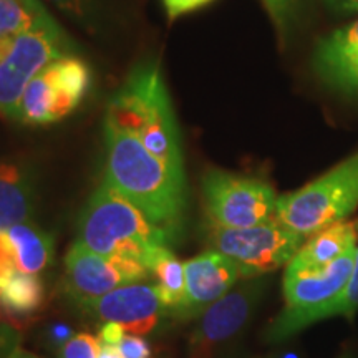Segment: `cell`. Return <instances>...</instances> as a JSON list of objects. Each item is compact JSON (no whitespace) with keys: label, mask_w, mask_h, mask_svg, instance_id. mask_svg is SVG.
Segmentation results:
<instances>
[{"label":"cell","mask_w":358,"mask_h":358,"mask_svg":"<svg viewBox=\"0 0 358 358\" xmlns=\"http://www.w3.org/2000/svg\"><path fill=\"white\" fill-rule=\"evenodd\" d=\"M103 182L136 206L171 241L181 237L186 216V178L178 176L138 138L105 122Z\"/></svg>","instance_id":"6da1fadb"},{"label":"cell","mask_w":358,"mask_h":358,"mask_svg":"<svg viewBox=\"0 0 358 358\" xmlns=\"http://www.w3.org/2000/svg\"><path fill=\"white\" fill-rule=\"evenodd\" d=\"M77 243L116 264L133 284L148 279V259L169 237L123 198L101 182L90 196L77 224Z\"/></svg>","instance_id":"7a4b0ae2"},{"label":"cell","mask_w":358,"mask_h":358,"mask_svg":"<svg viewBox=\"0 0 358 358\" xmlns=\"http://www.w3.org/2000/svg\"><path fill=\"white\" fill-rule=\"evenodd\" d=\"M105 122L141 141L150 153L185 178L179 128L159 65L141 64L111 98Z\"/></svg>","instance_id":"3957f363"},{"label":"cell","mask_w":358,"mask_h":358,"mask_svg":"<svg viewBox=\"0 0 358 358\" xmlns=\"http://www.w3.org/2000/svg\"><path fill=\"white\" fill-rule=\"evenodd\" d=\"M358 206V153L277 198L275 219L290 231L308 237L332 224L347 221Z\"/></svg>","instance_id":"277c9868"},{"label":"cell","mask_w":358,"mask_h":358,"mask_svg":"<svg viewBox=\"0 0 358 358\" xmlns=\"http://www.w3.org/2000/svg\"><path fill=\"white\" fill-rule=\"evenodd\" d=\"M201 189L208 222L214 226L243 229L275 219L279 196L261 178L209 169Z\"/></svg>","instance_id":"5b68a950"},{"label":"cell","mask_w":358,"mask_h":358,"mask_svg":"<svg viewBox=\"0 0 358 358\" xmlns=\"http://www.w3.org/2000/svg\"><path fill=\"white\" fill-rule=\"evenodd\" d=\"M206 237L214 250L237 264L243 279H256L289 264L306 241L277 219L243 229L208 222Z\"/></svg>","instance_id":"8992f818"},{"label":"cell","mask_w":358,"mask_h":358,"mask_svg":"<svg viewBox=\"0 0 358 358\" xmlns=\"http://www.w3.org/2000/svg\"><path fill=\"white\" fill-rule=\"evenodd\" d=\"M92 85L90 66L75 55L58 57L45 65L25 88L15 120L43 127L64 120L82 103Z\"/></svg>","instance_id":"52a82bcc"},{"label":"cell","mask_w":358,"mask_h":358,"mask_svg":"<svg viewBox=\"0 0 358 358\" xmlns=\"http://www.w3.org/2000/svg\"><path fill=\"white\" fill-rule=\"evenodd\" d=\"M64 55H69L66 38L53 19L0 43V115L15 120L20 98L35 75Z\"/></svg>","instance_id":"ba28073f"},{"label":"cell","mask_w":358,"mask_h":358,"mask_svg":"<svg viewBox=\"0 0 358 358\" xmlns=\"http://www.w3.org/2000/svg\"><path fill=\"white\" fill-rule=\"evenodd\" d=\"M262 277L245 279L243 285L231 289L224 297L198 317V325L189 340L191 358H214L217 348L241 332L250 320L261 301Z\"/></svg>","instance_id":"9c48e42d"},{"label":"cell","mask_w":358,"mask_h":358,"mask_svg":"<svg viewBox=\"0 0 358 358\" xmlns=\"http://www.w3.org/2000/svg\"><path fill=\"white\" fill-rule=\"evenodd\" d=\"M85 312L101 322H115L133 335H146L158 329L169 312L161 301L158 285L136 282L98 299L78 303Z\"/></svg>","instance_id":"30bf717a"},{"label":"cell","mask_w":358,"mask_h":358,"mask_svg":"<svg viewBox=\"0 0 358 358\" xmlns=\"http://www.w3.org/2000/svg\"><path fill=\"white\" fill-rule=\"evenodd\" d=\"M185 299L171 312L176 319H198L243 279L237 264L217 250H208L185 262Z\"/></svg>","instance_id":"8fae6325"},{"label":"cell","mask_w":358,"mask_h":358,"mask_svg":"<svg viewBox=\"0 0 358 358\" xmlns=\"http://www.w3.org/2000/svg\"><path fill=\"white\" fill-rule=\"evenodd\" d=\"M357 250L358 248L348 250L345 256L320 271L295 272L287 268L284 275L285 307L280 313L297 315L319 308L338 297L352 279Z\"/></svg>","instance_id":"7c38bea8"},{"label":"cell","mask_w":358,"mask_h":358,"mask_svg":"<svg viewBox=\"0 0 358 358\" xmlns=\"http://www.w3.org/2000/svg\"><path fill=\"white\" fill-rule=\"evenodd\" d=\"M133 284L116 264L75 241L65 256V285L78 303Z\"/></svg>","instance_id":"4fadbf2b"},{"label":"cell","mask_w":358,"mask_h":358,"mask_svg":"<svg viewBox=\"0 0 358 358\" xmlns=\"http://www.w3.org/2000/svg\"><path fill=\"white\" fill-rule=\"evenodd\" d=\"M313 69L330 88L358 93V20L317 43Z\"/></svg>","instance_id":"5bb4252c"},{"label":"cell","mask_w":358,"mask_h":358,"mask_svg":"<svg viewBox=\"0 0 358 358\" xmlns=\"http://www.w3.org/2000/svg\"><path fill=\"white\" fill-rule=\"evenodd\" d=\"M358 231L355 222L342 221L306 237L302 248L287 264L289 271L313 272L325 268L345 256L348 250L357 249Z\"/></svg>","instance_id":"9a60e30c"},{"label":"cell","mask_w":358,"mask_h":358,"mask_svg":"<svg viewBox=\"0 0 358 358\" xmlns=\"http://www.w3.org/2000/svg\"><path fill=\"white\" fill-rule=\"evenodd\" d=\"M358 312V250H357V261L355 267H353L352 279L348 282V285L343 289V292L335 297L334 301H330L325 306L319 308H313V310L297 313V315H284L279 313L272 324L268 325L266 338L268 342H282V340L292 337L301 330L307 329L317 322L325 320V319H334V317H347L352 319L353 315Z\"/></svg>","instance_id":"2e32d148"},{"label":"cell","mask_w":358,"mask_h":358,"mask_svg":"<svg viewBox=\"0 0 358 358\" xmlns=\"http://www.w3.org/2000/svg\"><path fill=\"white\" fill-rule=\"evenodd\" d=\"M34 214V185L25 168L0 163V231L30 222Z\"/></svg>","instance_id":"e0dca14e"},{"label":"cell","mask_w":358,"mask_h":358,"mask_svg":"<svg viewBox=\"0 0 358 358\" xmlns=\"http://www.w3.org/2000/svg\"><path fill=\"white\" fill-rule=\"evenodd\" d=\"M7 234L15 248L19 271L37 275L53 262V239L40 227L32 226L30 222L17 224L7 229Z\"/></svg>","instance_id":"ac0fdd59"},{"label":"cell","mask_w":358,"mask_h":358,"mask_svg":"<svg viewBox=\"0 0 358 358\" xmlns=\"http://www.w3.org/2000/svg\"><path fill=\"white\" fill-rule=\"evenodd\" d=\"M148 271L156 277L161 301L173 312L185 299V264L178 261L169 245H159L148 259Z\"/></svg>","instance_id":"d6986e66"},{"label":"cell","mask_w":358,"mask_h":358,"mask_svg":"<svg viewBox=\"0 0 358 358\" xmlns=\"http://www.w3.org/2000/svg\"><path fill=\"white\" fill-rule=\"evenodd\" d=\"M45 289L34 274L15 271L0 284V307L10 315H30L42 307Z\"/></svg>","instance_id":"ffe728a7"},{"label":"cell","mask_w":358,"mask_h":358,"mask_svg":"<svg viewBox=\"0 0 358 358\" xmlns=\"http://www.w3.org/2000/svg\"><path fill=\"white\" fill-rule=\"evenodd\" d=\"M50 19L38 0H0V43Z\"/></svg>","instance_id":"44dd1931"},{"label":"cell","mask_w":358,"mask_h":358,"mask_svg":"<svg viewBox=\"0 0 358 358\" xmlns=\"http://www.w3.org/2000/svg\"><path fill=\"white\" fill-rule=\"evenodd\" d=\"M282 43L287 42L299 24L303 0H261Z\"/></svg>","instance_id":"7402d4cb"},{"label":"cell","mask_w":358,"mask_h":358,"mask_svg":"<svg viewBox=\"0 0 358 358\" xmlns=\"http://www.w3.org/2000/svg\"><path fill=\"white\" fill-rule=\"evenodd\" d=\"M100 340L90 334L71 335L62 345L58 358H98L100 355Z\"/></svg>","instance_id":"603a6c76"},{"label":"cell","mask_w":358,"mask_h":358,"mask_svg":"<svg viewBox=\"0 0 358 358\" xmlns=\"http://www.w3.org/2000/svg\"><path fill=\"white\" fill-rule=\"evenodd\" d=\"M15 271H19L15 248H13L7 231H0V284L8 279Z\"/></svg>","instance_id":"cb8c5ba5"},{"label":"cell","mask_w":358,"mask_h":358,"mask_svg":"<svg viewBox=\"0 0 358 358\" xmlns=\"http://www.w3.org/2000/svg\"><path fill=\"white\" fill-rule=\"evenodd\" d=\"M71 19L88 22L93 17V0H48Z\"/></svg>","instance_id":"d4e9b609"},{"label":"cell","mask_w":358,"mask_h":358,"mask_svg":"<svg viewBox=\"0 0 358 358\" xmlns=\"http://www.w3.org/2000/svg\"><path fill=\"white\" fill-rule=\"evenodd\" d=\"M120 350H122L124 358H150V347L143 340L140 335L128 334L124 335L122 343H120Z\"/></svg>","instance_id":"484cf974"},{"label":"cell","mask_w":358,"mask_h":358,"mask_svg":"<svg viewBox=\"0 0 358 358\" xmlns=\"http://www.w3.org/2000/svg\"><path fill=\"white\" fill-rule=\"evenodd\" d=\"M209 2H213V0H163L169 20H174L178 17L186 15V13L198 10V8L208 6Z\"/></svg>","instance_id":"4316f807"},{"label":"cell","mask_w":358,"mask_h":358,"mask_svg":"<svg viewBox=\"0 0 358 358\" xmlns=\"http://www.w3.org/2000/svg\"><path fill=\"white\" fill-rule=\"evenodd\" d=\"M20 335L10 325L0 322V358H8L17 350Z\"/></svg>","instance_id":"83f0119b"},{"label":"cell","mask_w":358,"mask_h":358,"mask_svg":"<svg viewBox=\"0 0 358 358\" xmlns=\"http://www.w3.org/2000/svg\"><path fill=\"white\" fill-rule=\"evenodd\" d=\"M124 335L127 332L122 325L115 324V322H105V325L100 329V334H98V340H100V343L118 347Z\"/></svg>","instance_id":"f1b7e54d"},{"label":"cell","mask_w":358,"mask_h":358,"mask_svg":"<svg viewBox=\"0 0 358 358\" xmlns=\"http://www.w3.org/2000/svg\"><path fill=\"white\" fill-rule=\"evenodd\" d=\"M325 6L337 13H358V0H324Z\"/></svg>","instance_id":"f546056e"},{"label":"cell","mask_w":358,"mask_h":358,"mask_svg":"<svg viewBox=\"0 0 358 358\" xmlns=\"http://www.w3.org/2000/svg\"><path fill=\"white\" fill-rule=\"evenodd\" d=\"M98 358H124L120 347L116 345H106V343H101L100 347V355Z\"/></svg>","instance_id":"4dcf8cb0"},{"label":"cell","mask_w":358,"mask_h":358,"mask_svg":"<svg viewBox=\"0 0 358 358\" xmlns=\"http://www.w3.org/2000/svg\"><path fill=\"white\" fill-rule=\"evenodd\" d=\"M8 358H38V357H35V355H32V353H29V352L15 350Z\"/></svg>","instance_id":"1f68e13d"},{"label":"cell","mask_w":358,"mask_h":358,"mask_svg":"<svg viewBox=\"0 0 358 358\" xmlns=\"http://www.w3.org/2000/svg\"><path fill=\"white\" fill-rule=\"evenodd\" d=\"M353 222H355V226H357V231H358V219H357V221H353Z\"/></svg>","instance_id":"d6a6232c"}]
</instances>
